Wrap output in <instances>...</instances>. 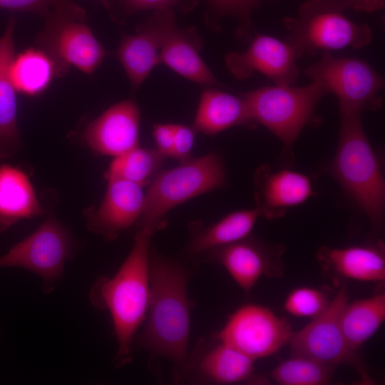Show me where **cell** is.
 I'll return each mask as SVG.
<instances>
[{"label": "cell", "mask_w": 385, "mask_h": 385, "mask_svg": "<svg viewBox=\"0 0 385 385\" xmlns=\"http://www.w3.org/2000/svg\"><path fill=\"white\" fill-rule=\"evenodd\" d=\"M155 232L150 228H139L118 271L111 277L99 276L88 293L95 309L111 314L118 346L113 358L117 368L132 361L135 334L146 317L150 299L149 247Z\"/></svg>", "instance_id": "obj_1"}, {"label": "cell", "mask_w": 385, "mask_h": 385, "mask_svg": "<svg viewBox=\"0 0 385 385\" xmlns=\"http://www.w3.org/2000/svg\"><path fill=\"white\" fill-rule=\"evenodd\" d=\"M150 299L138 347L166 357L178 366L186 361L190 327L188 274L174 261L150 254Z\"/></svg>", "instance_id": "obj_2"}, {"label": "cell", "mask_w": 385, "mask_h": 385, "mask_svg": "<svg viewBox=\"0 0 385 385\" xmlns=\"http://www.w3.org/2000/svg\"><path fill=\"white\" fill-rule=\"evenodd\" d=\"M339 113V141L329 170L373 227L379 229L385 212V182L380 162L365 133L361 113Z\"/></svg>", "instance_id": "obj_3"}, {"label": "cell", "mask_w": 385, "mask_h": 385, "mask_svg": "<svg viewBox=\"0 0 385 385\" xmlns=\"http://www.w3.org/2000/svg\"><path fill=\"white\" fill-rule=\"evenodd\" d=\"M333 0H308L294 16H287L285 41L299 58L304 55L330 52L346 48H361L372 40L369 25L349 19Z\"/></svg>", "instance_id": "obj_4"}, {"label": "cell", "mask_w": 385, "mask_h": 385, "mask_svg": "<svg viewBox=\"0 0 385 385\" xmlns=\"http://www.w3.org/2000/svg\"><path fill=\"white\" fill-rule=\"evenodd\" d=\"M226 175L215 153L189 158L175 168L160 170L145 195L138 226L155 232L164 227V217L175 207L225 185Z\"/></svg>", "instance_id": "obj_5"}, {"label": "cell", "mask_w": 385, "mask_h": 385, "mask_svg": "<svg viewBox=\"0 0 385 385\" xmlns=\"http://www.w3.org/2000/svg\"><path fill=\"white\" fill-rule=\"evenodd\" d=\"M327 92L312 81L307 86H264L241 95L255 123L263 125L284 144L291 155L296 139L313 120L315 109Z\"/></svg>", "instance_id": "obj_6"}, {"label": "cell", "mask_w": 385, "mask_h": 385, "mask_svg": "<svg viewBox=\"0 0 385 385\" xmlns=\"http://www.w3.org/2000/svg\"><path fill=\"white\" fill-rule=\"evenodd\" d=\"M76 240L53 215L48 216L29 236L0 256V267L26 270L41 280L43 293H52L63 276L66 262L74 257Z\"/></svg>", "instance_id": "obj_7"}, {"label": "cell", "mask_w": 385, "mask_h": 385, "mask_svg": "<svg viewBox=\"0 0 385 385\" xmlns=\"http://www.w3.org/2000/svg\"><path fill=\"white\" fill-rule=\"evenodd\" d=\"M347 302L349 293L344 284L321 314L303 329L293 332L289 342L291 356L307 357L335 367L349 366L357 371L364 384H372L374 381L357 351L347 343L340 327V314Z\"/></svg>", "instance_id": "obj_8"}, {"label": "cell", "mask_w": 385, "mask_h": 385, "mask_svg": "<svg viewBox=\"0 0 385 385\" xmlns=\"http://www.w3.org/2000/svg\"><path fill=\"white\" fill-rule=\"evenodd\" d=\"M304 74L334 94L339 111H375L381 104L379 93L384 86L381 74L366 61L337 57L324 52L320 59L306 68Z\"/></svg>", "instance_id": "obj_9"}, {"label": "cell", "mask_w": 385, "mask_h": 385, "mask_svg": "<svg viewBox=\"0 0 385 385\" xmlns=\"http://www.w3.org/2000/svg\"><path fill=\"white\" fill-rule=\"evenodd\" d=\"M45 20L36 43L53 62L56 77L63 76L71 66L88 75L94 73L107 52L86 20L62 11L53 12Z\"/></svg>", "instance_id": "obj_10"}, {"label": "cell", "mask_w": 385, "mask_h": 385, "mask_svg": "<svg viewBox=\"0 0 385 385\" xmlns=\"http://www.w3.org/2000/svg\"><path fill=\"white\" fill-rule=\"evenodd\" d=\"M292 333L286 319L267 307L250 304L237 309L217 337L255 360L277 352L289 343Z\"/></svg>", "instance_id": "obj_11"}, {"label": "cell", "mask_w": 385, "mask_h": 385, "mask_svg": "<svg viewBox=\"0 0 385 385\" xmlns=\"http://www.w3.org/2000/svg\"><path fill=\"white\" fill-rule=\"evenodd\" d=\"M178 28L171 8H160L136 27L135 34H124L116 51L133 90H137L160 63V51Z\"/></svg>", "instance_id": "obj_12"}, {"label": "cell", "mask_w": 385, "mask_h": 385, "mask_svg": "<svg viewBox=\"0 0 385 385\" xmlns=\"http://www.w3.org/2000/svg\"><path fill=\"white\" fill-rule=\"evenodd\" d=\"M285 250L283 245L267 243L248 235L214 248L207 255L212 261L222 265L247 294L262 276L281 277L284 274Z\"/></svg>", "instance_id": "obj_13"}, {"label": "cell", "mask_w": 385, "mask_h": 385, "mask_svg": "<svg viewBox=\"0 0 385 385\" xmlns=\"http://www.w3.org/2000/svg\"><path fill=\"white\" fill-rule=\"evenodd\" d=\"M297 59L294 51L285 41L257 34L246 51L229 53L225 63L238 79L247 78L258 72L272 80L275 85H292L299 74Z\"/></svg>", "instance_id": "obj_14"}, {"label": "cell", "mask_w": 385, "mask_h": 385, "mask_svg": "<svg viewBox=\"0 0 385 385\" xmlns=\"http://www.w3.org/2000/svg\"><path fill=\"white\" fill-rule=\"evenodd\" d=\"M143 188L125 180H108L101 203L84 212L87 229L107 240L116 239L140 218L145 195Z\"/></svg>", "instance_id": "obj_15"}, {"label": "cell", "mask_w": 385, "mask_h": 385, "mask_svg": "<svg viewBox=\"0 0 385 385\" xmlns=\"http://www.w3.org/2000/svg\"><path fill=\"white\" fill-rule=\"evenodd\" d=\"M139 121L136 102L121 101L92 120L82 138L93 151L115 157L139 146Z\"/></svg>", "instance_id": "obj_16"}, {"label": "cell", "mask_w": 385, "mask_h": 385, "mask_svg": "<svg viewBox=\"0 0 385 385\" xmlns=\"http://www.w3.org/2000/svg\"><path fill=\"white\" fill-rule=\"evenodd\" d=\"M317 258L324 272L334 279L382 283L385 247L382 241L344 248L321 247Z\"/></svg>", "instance_id": "obj_17"}, {"label": "cell", "mask_w": 385, "mask_h": 385, "mask_svg": "<svg viewBox=\"0 0 385 385\" xmlns=\"http://www.w3.org/2000/svg\"><path fill=\"white\" fill-rule=\"evenodd\" d=\"M256 208L260 216L279 217L286 210L305 202L313 194L309 177L299 172L282 170L271 172L262 166L255 175Z\"/></svg>", "instance_id": "obj_18"}, {"label": "cell", "mask_w": 385, "mask_h": 385, "mask_svg": "<svg viewBox=\"0 0 385 385\" xmlns=\"http://www.w3.org/2000/svg\"><path fill=\"white\" fill-rule=\"evenodd\" d=\"M15 17L10 16L0 38V160L14 156L22 146L17 125L16 91L10 76L15 56Z\"/></svg>", "instance_id": "obj_19"}, {"label": "cell", "mask_w": 385, "mask_h": 385, "mask_svg": "<svg viewBox=\"0 0 385 385\" xmlns=\"http://www.w3.org/2000/svg\"><path fill=\"white\" fill-rule=\"evenodd\" d=\"M255 123L241 96L210 88L201 94L192 128L195 132L214 135L234 126Z\"/></svg>", "instance_id": "obj_20"}, {"label": "cell", "mask_w": 385, "mask_h": 385, "mask_svg": "<svg viewBox=\"0 0 385 385\" xmlns=\"http://www.w3.org/2000/svg\"><path fill=\"white\" fill-rule=\"evenodd\" d=\"M43 214L32 183L21 168L0 165V233L17 222Z\"/></svg>", "instance_id": "obj_21"}, {"label": "cell", "mask_w": 385, "mask_h": 385, "mask_svg": "<svg viewBox=\"0 0 385 385\" xmlns=\"http://www.w3.org/2000/svg\"><path fill=\"white\" fill-rule=\"evenodd\" d=\"M193 37L190 32L175 29L161 49L160 63L196 83L224 87L200 57L198 40Z\"/></svg>", "instance_id": "obj_22"}, {"label": "cell", "mask_w": 385, "mask_h": 385, "mask_svg": "<svg viewBox=\"0 0 385 385\" xmlns=\"http://www.w3.org/2000/svg\"><path fill=\"white\" fill-rule=\"evenodd\" d=\"M385 319V294L346 304L343 307L339 322L343 334L351 349L357 351L372 337Z\"/></svg>", "instance_id": "obj_23"}, {"label": "cell", "mask_w": 385, "mask_h": 385, "mask_svg": "<svg viewBox=\"0 0 385 385\" xmlns=\"http://www.w3.org/2000/svg\"><path fill=\"white\" fill-rule=\"evenodd\" d=\"M260 214L257 209L242 210L227 215L217 222L193 235L189 250L193 254L207 252L250 235Z\"/></svg>", "instance_id": "obj_24"}, {"label": "cell", "mask_w": 385, "mask_h": 385, "mask_svg": "<svg viewBox=\"0 0 385 385\" xmlns=\"http://www.w3.org/2000/svg\"><path fill=\"white\" fill-rule=\"evenodd\" d=\"M254 359L220 342L200 360L198 370L209 381L234 384L251 379Z\"/></svg>", "instance_id": "obj_25"}, {"label": "cell", "mask_w": 385, "mask_h": 385, "mask_svg": "<svg viewBox=\"0 0 385 385\" xmlns=\"http://www.w3.org/2000/svg\"><path fill=\"white\" fill-rule=\"evenodd\" d=\"M10 76L17 92L35 96L44 91L56 74L50 58L36 48L14 56L10 65Z\"/></svg>", "instance_id": "obj_26"}, {"label": "cell", "mask_w": 385, "mask_h": 385, "mask_svg": "<svg viewBox=\"0 0 385 385\" xmlns=\"http://www.w3.org/2000/svg\"><path fill=\"white\" fill-rule=\"evenodd\" d=\"M165 158L156 148L138 146L115 156L104 176L107 180L121 179L143 187L149 185L160 171Z\"/></svg>", "instance_id": "obj_27"}, {"label": "cell", "mask_w": 385, "mask_h": 385, "mask_svg": "<svg viewBox=\"0 0 385 385\" xmlns=\"http://www.w3.org/2000/svg\"><path fill=\"white\" fill-rule=\"evenodd\" d=\"M335 368L307 357L291 356L270 375L282 385H324L331 383Z\"/></svg>", "instance_id": "obj_28"}, {"label": "cell", "mask_w": 385, "mask_h": 385, "mask_svg": "<svg viewBox=\"0 0 385 385\" xmlns=\"http://www.w3.org/2000/svg\"><path fill=\"white\" fill-rule=\"evenodd\" d=\"M332 299L325 289L297 287L287 296L284 309L296 317L315 318L327 308Z\"/></svg>", "instance_id": "obj_29"}, {"label": "cell", "mask_w": 385, "mask_h": 385, "mask_svg": "<svg viewBox=\"0 0 385 385\" xmlns=\"http://www.w3.org/2000/svg\"><path fill=\"white\" fill-rule=\"evenodd\" d=\"M0 9L31 12L44 18L56 11L69 13L86 20L85 9L73 0H0Z\"/></svg>", "instance_id": "obj_30"}, {"label": "cell", "mask_w": 385, "mask_h": 385, "mask_svg": "<svg viewBox=\"0 0 385 385\" xmlns=\"http://www.w3.org/2000/svg\"><path fill=\"white\" fill-rule=\"evenodd\" d=\"M212 6L221 14L232 15L241 24L238 33L249 37L252 27L251 13L262 0H209Z\"/></svg>", "instance_id": "obj_31"}, {"label": "cell", "mask_w": 385, "mask_h": 385, "mask_svg": "<svg viewBox=\"0 0 385 385\" xmlns=\"http://www.w3.org/2000/svg\"><path fill=\"white\" fill-rule=\"evenodd\" d=\"M195 133L192 127L175 124L174 143L171 158L180 163L190 158V152L193 147Z\"/></svg>", "instance_id": "obj_32"}, {"label": "cell", "mask_w": 385, "mask_h": 385, "mask_svg": "<svg viewBox=\"0 0 385 385\" xmlns=\"http://www.w3.org/2000/svg\"><path fill=\"white\" fill-rule=\"evenodd\" d=\"M175 124H160L153 125V135L156 149L165 158L172 156L174 143Z\"/></svg>", "instance_id": "obj_33"}, {"label": "cell", "mask_w": 385, "mask_h": 385, "mask_svg": "<svg viewBox=\"0 0 385 385\" xmlns=\"http://www.w3.org/2000/svg\"><path fill=\"white\" fill-rule=\"evenodd\" d=\"M344 10L371 13L384 8L385 0H333Z\"/></svg>", "instance_id": "obj_34"}, {"label": "cell", "mask_w": 385, "mask_h": 385, "mask_svg": "<svg viewBox=\"0 0 385 385\" xmlns=\"http://www.w3.org/2000/svg\"><path fill=\"white\" fill-rule=\"evenodd\" d=\"M125 8L130 11H138L150 9H160L175 6L178 0H123Z\"/></svg>", "instance_id": "obj_35"}, {"label": "cell", "mask_w": 385, "mask_h": 385, "mask_svg": "<svg viewBox=\"0 0 385 385\" xmlns=\"http://www.w3.org/2000/svg\"><path fill=\"white\" fill-rule=\"evenodd\" d=\"M99 1H105L106 0H99Z\"/></svg>", "instance_id": "obj_36"}]
</instances>
